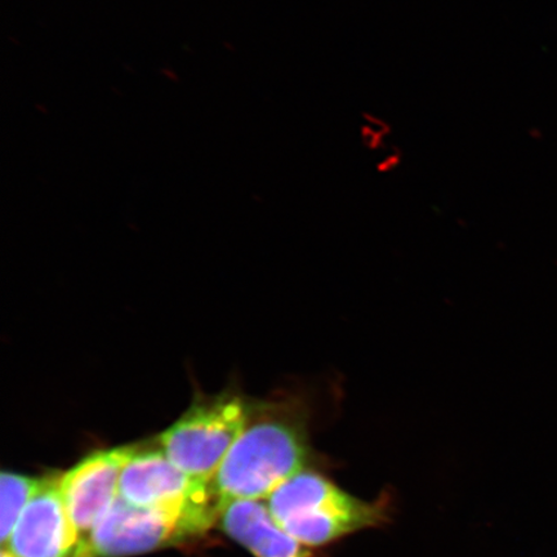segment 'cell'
I'll return each mask as SVG.
<instances>
[{
  "mask_svg": "<svg viewBox=\"0 0 557 557\" xmlns=\"http://www.w3.org/2000/svg\"><path fill=\"white\" fill-rule=\"evenodd\" d=\"M41 479H35L13 472H2L0 494H2V520H0V541L2 547L9 545L11 535L27 505L40 486Z\"/></svg>",
  "mask_w": 557,
  "mask_h": 557,
  "instance_id": "obj_9",
  "label": "cell"
},
{
  "mask_svg": "<svg viewBox=\"0 0 557 557\" xmlns=\"http://www.w3.org/2000/svg\"><path fill=\"white\" fill-rule=\"evenodd\" d=\"M0 557H15V556H13V555L9 552V549H7V548H2V556H0Z\"/></svg>",
  "mask_w": 557,
  "mask_h": 557,
  "instance_id": "obj_10",
  "label": "cell"
},
{
  "mask_svg": "<svg viewBox=\"0 0 557 557\" xmlns=\"http://www.w3.org/2000/svg\"><path fill=\"white\" fill-rule=\"evenodd\" d=\"M310 461L308 413L299 403L249 404L246 428L212 482L221 511L235 500L268 499Z\"/></svg>",
  "mask_w": 557,
  "mask_h": 557,
  "instance_id": "obj_1",
  "label": "cell"
},
{
  "mask_svg": "<svg viewBox=\"0 0 557 557\" xmlns=\"http://www.w3.org/2000/svg\"><path fill=\"white\" fill-rule=\"evenodd\" d=\"M61 479H41L37 493L13 531L7 548L15 557H72L81 542L69 517Z\"/></svg>",
  "mask_w": 557,
  "mask_h": 557,
  "instance_id": "obj_7",
  "label": "cell"
},
{
  "mask_svg": "<svg viewBox=\"0 0 557 557\" xmlns=\"http://www.w3.org/2000/svg\"><path fill=\"white\" fill-rule=\"evenodd\" d=\"M221 528L256 557H310L305 546L282 531L261 500H235L222 508Z\"/></svg>",
  "mask_w": 557,
  "mask_h": 557,
  "instance_id": "obj_8",
  "label": "cell"
},
{
  "mask_svg": "<svg viewBox=\"0 0 557 557\" xmlns=\"http://www.w3.org/2000/svg\"><path fill=\"white\" fill-rule=\"evenodd\" d=\"M203 515L145 508L117 497L72 557H124L152 552L193 537L212 527Z\"/></svg>",
  "mask_w": 557,
  "mask_h": 557,
  "instance_id": "obj_4",
  "label": "cell"
},
{
  "mask_svg": "<svg viewBox=\"0 0 557 557\" xmlns=\"http://www.w3.org/2000/svg\"><path fill=\"white\" fill-rule=\"evenodd\" d=\"M248 413L249 404L232 393L195 401L158 437V447L187 476L212 484L246 428Z\"/></svg>",
  "mask_w": 557,
  "mask_h": 557,
  "instance_id": "obj_3",
  "label": "cell"
},
{
  "mask_svg": "<svg viewBox=\"0 0 557 557\" xmlns=\"http://www.w3.org/2000/svg\"><path fill=\"white\" fill-rule=\"evenodd\" d=\"M120 497L137 507L170 508L213 520L221 515L212 484L187 476L159 447L137 449L122 472Z\"/></svg>",
  "mask_w": 557,
  "mask_h": 557,
  "instance_id": "obj_5",
  "label": "cell"
},
{
  "mask_svg": "<svg viewBox=\"0 0 557 557\" xmlns=\"http://www.w3.org/2000/svg\"><path fill=\"white\" fill-rule=\"evenodd\" d=\"M268 510L277 527L305 547H324L389 520L386 498L364 500L323 473L306 469L270 494Z\"/></svg>",
  "mask_w": 557,
  "mask_h": 557,
  "instance_id": "obj_2",
  "label": "cell"
},
{
  "mask_svg": "<svg viewBox=\"0 0 557 557\" xmlns=\"http://www.w3.org/2000/svg\"><path fill=\"white\" fill-rule=\"evenodd\" d=\"M136 451L131 445L94 453L61 478L62 497L81 540L120 497L122 472Z\"/></svg>",
  "mask_w": 557,
  "mask_h": 557,
  "instance_id": "obj_6",
  "label": "cell"
}]
</instances>
